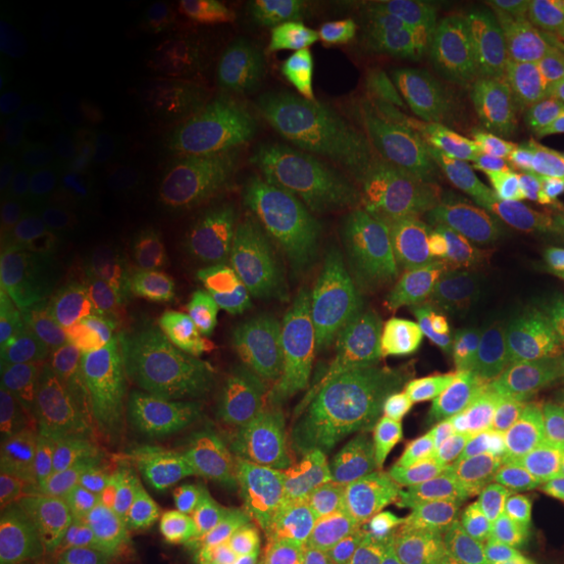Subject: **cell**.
I'll list each match as a JSON object with an SVG mask.
<instances>
[{
  "label": "cell",
  "mask_w": 564,
  "mask_h": 564,
  "mask_svg": "<svg viewBox=\"0 0 564 564\" xmlns=\"http://www.w3.org/2000/svg\"><path fill=\"white\" fill-rule=\"evenodd\" d=\"M76 442H79V429L55 419V415H45V423L32 444V453L11 491L51 499L68 510L70 489H74Z\"/></svg>",
  "instance_id": "44dd1931"
},
{
  "label": "cell",
  "mask_w": 564,
  "mask_h": 564,
  "mask_svg": "<svg viewBox=\"0 0 564 564\" xmlns=\"http://www.w3.org/2000/svg\"><path fill=\"white\" fill-rule=\"evenodd\" d=\"M154 421L144 411L118 421L79 429L74 489L68 510L76 520H95L118 510L129 491H137L150 457Z\"/></svg>",
  "instance_id": "52a82bcc"
},
{
  "label": "cell",
  "mask_w": 564,
  "mask_h": 564,
  "mask_svg": "<svg viewBox=\"0 0 564 564\" xmlns=\"http://www.w3.org/2000/svg\"><path fill=\"white\" fill-rule=\"evenodd\" d=\"M66 230L51 215H24L0 232V295L3 308L37 291L66 251Z\"/></svg>",
  "instance_id": "ac0fdd59"
},
{
  "label": "cell",
  "mask_w": 564,
  "mask_h": 564,
  "mask_svg": "<svg viewBox=\"0 0 564 564\" xmlns=\"http://www.w3.org/2000/svg\"><path fill=\"white\" fill-rule=\"evenodd\" d=\"M350 264L382 299L408 308H453L525 253V228L491 202L382 192L343 220Z\"/></svg>",
  "instance_id": "7a4b0ae2"
},
{
  "label": "cell",
  "mask_w": 564,
  "mask_h": 564,
  "mask_svg": "<svg viewBox=\"0 0 564 564\" xmlns=\"http://www.w3.org/2000/svg\"><path fill=\"white\" fill-rule=\"evenodd\" d=\"M66 95L40 61L32 34L17 13H3L0 34V129L26 150H45L68 133Z\"/></svg>",
  "instance_id": "8992f818"
},
{
  "label": "cell",
  "mask_w": 564,
  "mask_h": 564,
  "mask_svg": "<svg viewBox=\"0 0 564 564\" xmlns=\"http://www.w3.org/2000/svg\"><path fill=\"white\" fill-rule=\"evenodd\" d=\"M6 312L3 384L45 392L68 356L63 345L68 312L42 288L19 295Z\"/></svg>",
  "instance_id": "4fadbf2b"
},
{
  "label": "cell",
  "mask_w": 564,
  "mask_h": 564,
  "mask_svg": "<svg viewBox=\"0 0 564 564\" xmlns=\"http://www.w3.org/2000/svg\"><path fill=\"white\" fill-rule=\"evenodd\" d=\"M42 291L70 308L121 314L150 306V293L137 270L121 257L105 249H84L70 253L42 282Z\"/></svg>",
  "instance_id": "5bb4252c"
},
{
  "label": "cell",
  "mask_w": 564,
  "mask_h": 564,
  "mask_svg": "<svg viewBox=\"0 0 564 564\" xmlns=\"http://www.w3.org/2000/svg\"><path fill=\"white\" fill-rule=\"evenodd\" d=\"M192 358V390L173 413V423L186 429H220L225 413L232 411V387H236L238 340L241 324L220 316L181 324Z\"/></svg>",
  "instance_id": "7c38bea8"
},
{
  "label": "cell",
  "mask_w": 564,
  "mask_h": 564,
  "mask_svg": "<svg viewBox=\"0 0 564 564\" xmlns=\"http://www.w3.org/2000/svg\"><path fill=\"white\" fill-rule=\"evenodd\" d=\"M202 272L215 316L246 312L262 299V288L249 267L217 246H202Z\"/></svg>",
  "instance_id": "d4e9b609"
},
{
  "label": "cell",
  "mask_w": 564,
  "mask_h": 564,
  "mask_svg": "<svg viewBox=\"0 0 564 564\" xmlns=\"http://www.w3.org/2000/svg\"><path fill=\"white\" fill-rule=\"evenodd\" d=\"M34 186L37 178L30 150L11 139L0 141V228H9L26 215Z\"/></svg>",
  "instance_id": "484cf974"
},
{
  "label": "cell",
  "mask_w": 564,
  "mask_h": 564,
  "mask_svg": "<svg viewBox=\"0 0 564 564\" xmlns=\"http://www.w3.org/2000/svg\"><path fill=\"white\" fill-rule=\"evenodd\" d=\"M413 364L442 390L564 379V238L525 249L491 285L436 316Z\"/></svg>",
  "instance_id": "3957f363"
},
{
  "label": "cell",
  "mask_w": 564,
  "mask_h": 564,
  "mask_svg": "<svg viewBox=\"0 0 564 564\" xmlns=\"http://www.w3.org/2000/svg\"><path fill=\"white\" fill-rule=\"evenodd\" d=\"M541 194H544L549 215L564 225V123L556 129L552 144H549L544 173H541Z\"/></svg>",
  "instance_id": "83f0119b"
},
{
  "label": "cell",
  "mask_w": 564,
  "mask_h": 564,
  "mask_svg": "<svg viewBox=\"0 0 564 564\" xmlns=\"http://www.w3.org/2000/svg\"><path fill=\"white\" fill-rule=\"evenodd\" d=\"M232 486V447L223 429L154 423L150 457L137 491L154 505L202 512L217 510Z\"/></svg>",
  "instance_id": "5b68a950"
},
{
  "label": "cell",
  "mask_w": 564,
  "mask_h": 564,
  "mask_svg": "<svg viewBox=\"0 0 564 564\" xmlns=\"http://www.w3.org/2000/svg\"><path fill=\"white\" fill-rule=\"evenodd\" d=\"M564 468V379L440 390L415 411L394 463V499L423 528L510 510Z\"/></svg>",
  "instance_id": "6da1fadb"
},
{
  "label": "cell",
  "mask_w": 564,
  "mask_h": 564,
  "mask_svg": "<svg viewBox=\"0 0 564 564\" xmlns=\"http://www.w3.org/2000/svg\"><path fill=\"white\" fill-rule=\"evenodd\" d=\"M150 68V45L139 30L112 34L102 55V87L116 108H131L141 97Z\"/></svg>",
  "instance_id": "cb8c5ba5"
},
{
  "label": "cell",
  "mask_w": 564,
  "mask_h": 564,
  "mask_svg": "<svg viewBox=\"0 0 564 564\" xmlns=\"http://www.w3.org/2000/svg\"><path fill=\"white\" fill-rule=\"evenodd\" d=\"M45 398L37 390L3 384L0 398V481L11 491L21 468L32 453L42 423H45Z\"/></svg>",
  "instance_id": "7402d4cb"
},
{
  "label": "cell",
  "mask_w": 564,
  "mask_h": 564,
  "mask_svg": "<svg viewBox=\"0 0 564 564\" xmlns=\"http://www.w3.org/2000/svg\"><path fill=\"white\" fill-rule=\"evenodd\" d=\"M42 564H116L110 560V554L105 552L95 531L82 520L66 525V531L61 533L58 544L51 549V554L42 560Z\"/></svg>",
  "instance_id": "4316f807"
},
{
  "label": "cell",
  "mask_w": 564,
  "mask_h": 564,
  "mask_svg": "<svg viewBox=\"0 0 564 564\" xmlns=\"http://www.w3.org/2000/svg\"><path fill=\"white\" fill-rule=\"evenodd\" d=\"M66 507L30 494H6L3 531H0V564H42L58 544L68 520Z\"/></svg>",
  "instance_id": "ffe728a7"
},
{
  "label": "cell",
  "mask_w": 564,
  "mask_h": 564,
  "mask_svg": "<svg viewBox=\"0 0 564 564\" xmlns=\"http://www.w3.org/2000/svg\"><path fill=\"white\" fill-rule=\"evenodd\" d=\"M447 24L478 53L499 61L564 58V11L546 0H453Z\"/></svg>",
  "instance_id": "9c48e42d"
},
{
  "label": "cell",
  "mask_w": 564,
  "mask_h": 564,
  "mask_svg": "<svg viewBox=\"0 0 564 564\" xmlns=\"http://www.w3.org/2000/svg\"><path fill=\"white\" fill-rule=\"evenodd\" d=\"M478 564H564V510L514 525Z\"/></svg>",
  "instance_id": "603a6c76"
},
{
  "label": "cell",
  "mask_w": 564,
  "mask_h": 564,
  "mask_svg": "<svg viewBox=\"0 0 564 564\" xmlns=\"http://www.w3.org/2000/svg\"><path fill=\"white\" fill-rule=\"evenodd\" d=\"M152 278L158 299L178 324L215 316L202 272V246L181 236H160L152 243Z\"/></svg>",
  "instance_id": "d6986e66"
},
{
  "label": "cell",
  "mask_w": 564,
  "mask_h": 564,
  "mask_svg": "<svg viewBox=\"0 0 564 564\" xmlns=\"http://www.w3.org/2000/svg\"><path fill=\"white\" fill-rule=\"evenodd\" d=\"M84 523V520H82ZM116 564H194L196 546L173 518L150 510H110L87 520Z\"/></svg>",
  "instance_id": "e0dca14e"
},
{
  "label": "cell",
  "mask_w": 564,
  "mask_h": 564,
  "mask_svg": "<svg viewBox=\"0 0 564 564\" xmlns=\"http://www.w3.org/2000/svg\"><path fill=\"white\" fill-rule=\"evenodd\" d=\"M303 369L301 343L270 327H241L232 411L278 413Z\"/></svg>",
  "instance_id": "9a60e30c"
},
{
  "label": "cell",
  "mask_w": 564,
  "mask_h": 564,
  "mask_svg": "<svg viewBox=\"0 0 564 564\" xmlns=\"http://www.w3.org/2000/svg\"><path fill=\"white\" fill-rule=\"evenodd\" d=\"M442 26L415 3L379 9L352 37L345 68L356 79L398 87L429 74L442 58Z\"/></svg>",
  "instance_id": "30bf717a"
},
{
  "label": "cell",
  "mask_w": 564,
  "mask_h": 564,
  "mask_svg": "<svg viewBox=\"0 0 564 564\" xmlns=\"http://www.w3.org/2000/svg\"><path fill=\"white\" fill-rule=\"evenodd\" d=\"M129 369L139 382L144 413L154 423L171 421L192 390V358L181 324H147L129 350Z\"/></svg>",
  "instance_id": "2e32d148"
},
{
  "label": "cell",
  "mask_w": 564,
  "mask_h": 564,
  "mask_svg": "<svg viewBox=\"0 0 564 564\" xmlns=\"http://www.w3.org/2000/svg\"><path fill=\"white\" fill-rule=\"evenodd\" d=\"M42 398L47 415H55L76 429L144 411L139 382L129 364L102 352L68 350Z\"/></svg>",
  "instance_id": "8fae6325"
},
{
  "label": "cell",
  "mask_w": 564,
  "mask_h": 564,
  "mask_svg": "<svg viewBox=\"0 0 564 564\" xmlns=\"http://www.w3.org/2000/svg\"><path fill=\"white\" fill-rule=\"evenodd\" d=\"M366 165L390 192L486 202L518 165V118L489 84H434L373 129Z\"/></svg>",
  "instance_id": "277c9868"
},
{
  "label": "cell",
  "mask_w": 564,
  "mask_h": 564,
  "mask_svg": "<svg viewBox=\"0 0 564 564\" xmlns=\"http://www.w3.org/2000/svg\"><path fill=\"white\" fill-rule=\"evenodd\" d=\"M267 465L282 484L324 489L343 481L361 455V434L340 415L280 408L267 421Z\"/></svg>",
  "instance_id": "ba28073f"
}]
</instances>
